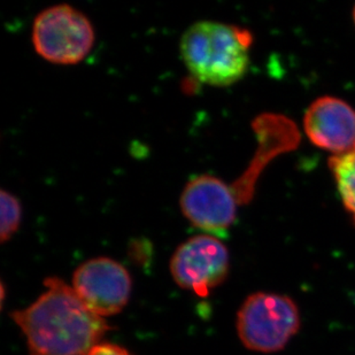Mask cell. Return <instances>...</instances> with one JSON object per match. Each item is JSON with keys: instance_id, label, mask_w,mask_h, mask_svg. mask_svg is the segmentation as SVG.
I'll use <instances>...</instances> for the list:
<instances>
[{"instance_id": "obj_2", "label": "cell", "mask_w": 355, "mask_h": 355, "mask_svg": "<svg viewBox=\"0 0 355 355\" xmlns=\"http://www.w3.org/2000/svg\"><path fill=\"white\" fill-rule=\"evenodd\" d=\"M252 43L253 36L244 28L198 21L182 36L180 53L198 82L209 87H230L248 73Z\"/></svg>"}, {"instance_id": "obj_1", "label": "cell", "mask_w": 355, "mask_h": 355, "mask_svg": "<svg viewBox=\"0 0 355 355\" xmlns=\"http://www.w3.org/2000/svg\"><path fill=\"white\" fill-rule=\"evenodd\" d=\"M12 318L26 336L29 355H87L111 329L73 286L55 277L47 278L40 298Z\"/></svg>"}, {"instance_id": "obj_3", "label": "cell", "mask_w": 355, "mask_h": 355, "mask_svg": "<svg viewBox=\"0 0 355 355\" xmlns=\"http://www.w3.org/2000/svg\"><path fill=\"white\" fill-rule=\"evenodd\" d=\"M300 324V311L295 300L272 292L248 295L238 311L236 321L243 345L266 354L284 349L298 334Z\"/></svg>"}, {"instance_id": "obj_10", "label": "cell", "mask_w": 355, "mask_h": 355, "mask_svg": "<svg viewBox=\"0 0 355 355\" xmlns=\"http://www.w3.org/2000/svg\"><path fill=\"white\" fill-rule=\"evenodd\" d=\"M0 238L1 241H10L17 234L22 221V205L13 193L0 192Z\"/></svg>"}, {"instance_id": "obj_7", "label": "cell", "mask_w": 355, "mask_h": 355, "mask_svg": "<svg viewBox=\"0 0 355 355\" xmlns=\"http://www.w3.org/2000/svg\"><path fill=\"white\" fill-rule=\"evenodd\" d=\"M132 281L123 266L99 257L84 262L75 270L73 288L84 305L96 315L106 318L127 306Z\"/></svg>"}, {"instance_id": "obj_11", "label": "cell", "mask_w": 355, "mask_h": 355, "mask_svg": "<svg viewBox=\"0 0 355 355\" xmlns=\"http://www.w3.org/2000/svg\"><path fill=\"white\" fill-rule=\"evenodd\" d=\"M87 355H131L127 349L115 345V344H108V343H101L99 345L96 346L91 349Z\"/></svg>"}, {"instance_id": "obj_5", "label": "cell", "mask_w": 355, "mask_h": 355, "mask_svg": "<svg viewBox=\"0 0 355 355\" xmlns=\"http://www.w3.org/2000/svg\"><path fill=\"white\" fill-rule=\"evenodd\" d=\"M241 204L234 184L209 174L192 178L180 198L185 218L195 228L211 236H222L229 232Z\"/></svg>"}, {"instance_id": "obj_8", "label": "cell", "mask_w": 355, "mask_h": 355, "mask_svg": "<svg viewBox=\"0 0 355 355\" xmlns=\"http://www.w3.org/2000/svg\"><path fill=\"white\" fill-rule=\"evenodd\" d=\"M304 131L314 146L332 157L354 151L355 108L340 98H318L306 110Z\"/></svg>"}, {"instance_id": "obj_12", "label": "cell", "mask_w": 355, "mask_h": 355, "mask_svg": "<svg viewBox=\"0 0 355 355\" xmlns=\"http://www.w3.org/2000/svg\"><path fill=\"white\" fill-rule=\"evenodd\" d=\"M352 17H353V22H354V24H355V6H354V8H353Z\"/></svg>"}, {"instance_id": "obj_6", "label": "cell", "mask_w": 355, "mask_h": 355, "mask_svg": "<svg viewBox=\"0 0 355 355\" xmlns=\"http://www.w3.org/2000/svg\"><path fill=\"white\" fill-rule=\"evenodd\" d=\"M228 248L215 236L198 235L182 243L171 260V272L181 288L205 297L228 277Z\"/></svg>"}, {"instance_id": "obj_9", "label": "cell", "mask_w": 355, "mask_h": 355, "mask_svg": "<svg viewBox=\"0 0 355 355\" xmlns=\"http://www.w3.org/2000/svg\"><path fill=\"white\" fill-rule=\"evenodd\" d=\"M329 168L343 205L355 225V150L345 155L331 157Z\"/></svg>"}, {"instance_id": "obj_4", "label": "cell", "mask_w": 355, "mask_h": 355, "mask_svg": "<svg viewBox=\"0 0 355 355\" xmlns=\"http://www.w3.org/2000/svg\"><path fill=\"white\" fill-rule=\"evenodd\" d=\"M31 42L36 53L50 64H78L90 54L96 33L90 19L78 8L59 3L35 17Z\"/></svg>"}]
</instances>
